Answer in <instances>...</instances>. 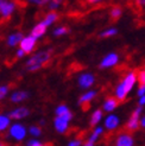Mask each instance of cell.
<instances>
[{
	"instance_id": "6da1fadb",
	"label": "cell",
	"mask_w": 145,
	"mask_h": 146,
	"mask_svg": "<svg viewBox=\"0 0 145 146\" xmlns=\"http://www.w3.org/2000/svg\"><path fill=\"white\" fill-rule=\"evenodd\" d=\"M53 51L51 50H44V51H39V52L35 54L30 60L26 62V70L29 71H36L41 69L43 65H45L51 57Z\"/></svg>"
},
{
	"instance_id": "7a4b0ae2",
	"label": "cell",
	"mask_w": 145,
	"mask_h": 146,
	"mask_svg": "<svg viewBox=\"0 0 145 146\" xmlns=\"http://www.w3.org/2000/svg\"><path fill=\"white\" fill-rule=\"evenodd\" d=\"M14 9H16V4L11 0H0V14L4 18L11 17Z\"/></svg>"
},
{
	"instance_id": "3957f363",
	"label": "cell",
	"mask_w": 145,
	"mask_h": 146,
	"mask_svg": "<svg viewBox=\"0 0 145 146\" xmlns=\"http://www.w3.org/2000/svg\"><path fill=\"white\" fill-rule=\"evenodd\" d=\"M10 135L16 140H23L26 135V129L20 123H14L10 128Z\"/></svg>"
},
{
	"instance_id": "277c9868",
	"label": "cell",
	"mask_w": 145,
	"mask_h": 146,
	"mask_svg": "<svg viewBox=\"0 0 145 146\" xmlns=\"http://www.w3.org/2000/svg\"><path fill=\"white\" fill-rule=\"evenodd\" d=\"M142 113V107H138L136 109V111L132 113L131 118H130L127 125H126V128L127 131H130V132H133V131H136L137 128H138V123H139V115Z\"/></svg>"
},
{
	"instance_id": "5b68a950",
	"label": "cell",
	"mask_w": 145,
	"mask_h": 146,
	"mask_svg": "<svg viewBox=\"0 0 145 146\" xmlns=\"http://www.w3.org/2000/svg\"><path fill=\"white\" fill-rule=\"evenodd\" d=\"M20 49L24 51L25 54H29L35 49L36 46V39L31 36H27V37H23V39L20 40Z\"/></svg>"
},
{
	"instance_id": "8992f818",
	"label": "cell",
	"mask_w": 145,
	"mask_h": 146,
	"mask_svg": "<svg viewBox=\"0 0 145 146\" xmlns=\"http://www.w3.org/2000/svg\"><path fill=\"white\" fill-rule=\"evenodd\" d=\"M95 95H96V92H94V90H92V92H88V93H86V94H83V95L80 98V100H78V105L80 106H82V109L86 112V111H88V109L90 108V100L93 99V98H95Z\"/></svg>"
},
{
	"instance_id": "52a82bcc",
	"label": "cell",
	"mask_w": 145,
	"mask_h": 146,
	"mask_svg": "<svg viewBox=\"0 0 145 146\" xmlns=\"http://www.w3.org/2000/svg\"><path fill=\"white\" fill-rule=\"evenodd\" d=\"M30 114V111L25 107H19L17 109H13L12 112H10L9 114V118L10 119H16V120H19V119H23L25 116H27Z\"/></svg>"
},
{
	"instance_id": "ba28073f",
	"label": "cell",
	"mask_w": 145,
	"mask_h": 146,
	"mask_svg": "<svg viewBox=\"0 0 145 146\" xmlns=\"http://www.w3.org/2000/svg\"><path fill=\"white\" fill-rule=\"evenodd\" d=\"M118 55L117 54H110V55H107L102 62L100 63V68H108V67H113L114 64H117L118 63Z\"/></svg>"
},
{
	"instance_id": "9c48e42d",
	"label": "cell",
	"mask_w": 145,
	"mask_h": 146,
	"mask_svg": "<svg viewBox=\"0 0 145 146\" xmlns=\"http://www.w3.org/2000/svg\"><path fill=\"white\" fill-rule=\"evenodd\" d=\"M136 80H137V77H136V74H134V72H130V74L126 76V78L121 82V84H122V87H124V89H125L126 94H127L130 90H131V88L134 86Z\"/></svg>"
},
{
	"instance_id": "30bf717a",
	"label": "cell",
	"mask_w": 145,
	"mask_h": 146,
	"mask_svg": "<svg viewBox=\"0 0 145 146\" xmlns=\"http://www.w3.org/2000/svg\"><path fill=\"white\" fill-rule=\"evenodd\" d=\"M94 83V76L92 74H83L78 78V84L82 88H89Z\"/></svg>"
},
{
	"instance_id": "8fae6325",
	"label": "cell",
	"mask_w": 145,
	"mask_h": 146,
	"mask_svg": "<svg viewBox=\"0 0 145 146\" xmlns=\"http://www.w3.org/2000/svg\"><path fill=\"white\" fill-rule=\"evenodd\" d=\"M45 31H47V26L44 25V23H39V24H37L33 29H32V31H31V37H33L35 39H37V38H39V37H42L43 35L45 33Z\"/></svg>"
},
{
	"instance_id": "7c38bea8",
	"label": "cell",
	"mask_w": 145,
	"mask_h": 146,
	"mask_svg": "<svg viewBox=\"0 0 145 146\" xmlns=\"http://www.w3.org/2000/svg\"><path fill=\"white\" fill-rule=\"evenodd\" d=\"M117 146H133V139L130 134H121L118 140Z\"/></svg>"
},
{
	"instance_id": "4fadbf2b",
	"label": "cell",
	"mask_w": 145,
	"mask_h": 146,
	"mask_svg": "<svg viewBox=\"0 0 145 146\" xmlns=\"http://www.w3.org/2000/svg\"><path fill=\"white\" fill-rule=\"evenodd\" d=\"M29 98V93L27 92H23V90H19V92H14L12 95H11V101L14 102V104H18V102H21Z\"/></svg>"
},
{
	"instance_id": "5bb4252c",
	"label": "cell",
	"mask_w": 145,
	"mask_h": 146,
	"mask_svg": "<svg viewBox=\"0 0 145 146\" xmlns=\"http://www.w3.org/2000/svg\"><path fill=\"white\" fill-rule=\"evenodd\" d=\"M54 123H55V128L57 129V132H60V133H64L67 131V128H68V121L59 118V116L55 119Z\"/></svg>"
},
{
	"instance_id": "9a60e30c",
	"label": "cell",
	"mask_w": 145,
	"mask_h": 146,
	"mask_svg": "<svg viewBox=\"0 0 145 146\" xmlns=\"http://www.w3.org/2000/svg\"><path fill=\"white\" fill-rule=\"evenodd\" d=\"M118 105H119V100L117 98H108L104 105V109L106 112H111L115 107H118Z\"/></svg>"
},
{
	"instance_id": "2e32d148",
	"label": "cell",
	"mask_w": 145,
	"mask_h": 146,
	"mask_svg": "<svg viewBox=\"0 0 145 146\" xmlns=\"http://www.w3.org/2000/svg\"><path fill=\"white\" fill-rule=\"evenodd\" d=\"M23 39V35L20 32H16V33H12L9 36V38H7V44L10 46H16L18 43H20V40Z\"/></svg>"
},
{
	"instance_id": "e0dca14e",
	"label": "cell",
	"mask_w": 145,
	"mask_h": 146,
	"mask_svg": "<svg viewBox=\"0 0 145 146\" xmlns=\"http://www.w3.org/2000/svg\"><path fill=\"white\" fill-rule=\"evenodd\" d=\"M118 123H119V119L117 118V116L115 115H110L105 121V126H106L107 129H114L115 127L118 126Z\"/></svg>"
},
{
	"instance_id": "ac0fdd59",
	"label": "cell",
	"mask_w": 145,
	"mask_h": 146,
	"mask_svg": "<svg viewBox=\"0 0 145 146\" xmlns=\"http://www.w3.org/2000/svg\"><path fill=\"white\" fill-rule=\"evenodd\" d=\"M10 122H11V119L9 118V115L0 114V132H3V131H5L9 127Z\"/></svg>"
},
{
	"instance_id": "d6986e66",
	"label": "cell",
	"mask_w": 145,
	"mask_h": 146,
	"mask_svg": "<svg viewBox=\"0 0 145 146\" xmlns=\"http://www.w3.org/2000/svg\"><path fill=\"white\" fill-rule=\"evenodd\" d=\"M57 18H59V16H57V13L55 12H51V13H48L44 20H43V23H44L45 26H49V25H51L53 23H55V21L57 20Z\"/></svg>"
},
{
	"instance_id": "ffe728a7",
	"label": "cell",
	"mask_w": 145,
	"mask_h": 146,
	"mask_svg": "<svg viewBox=\"0 0 145 146\" xmlns=\"http://www.w3.org/2000/svg\"><path fill=\"white\" fill-rule=\"evenodd\" d=\"M101 116H102V111H101V109H96V111L92 114L90 126H95L96 123H99V121L101 120Z\"/></svg>"
},
{
	"instance_id": "44dd1931",
	"label": "cell",
	"mask_w": 145,
	"mask_h": 146,
	"mask_svg": "<svg viewBox=\"0 0 145 146\" xmlns=\"http://www.w3.org/2000/svg\"><path fill=\"white\" fill-rule=\"evenodd\" d=\"M126 95L127 94H126V92L124 89V87H122V84L120 83L118 86V88H117V99L120 100V101H124L126 99Z\"/></svg>"
},
{
	"instance_id": "7402d4cb",
	"label": "cell",
	"mask_w": 145,
	"mask_h": 146,
	"mask_svg": "<svg viewBox=\"0 0 145 146\" xmlns=\"http://www.w3.org/2000/svg\"><path fill=\"white\" fill-rule=\"evenodd\" d=\"M121 17V9L120 7H114V9L111 11V20L115 21L118 20Z\"/></svg>"
},
{
	"instance_id": "603a6c76",
	"label": "cell",
	"mask_w": 145,
	"mask_h": 146,
	"mask_svg": "<svg viewBox=\"0 0 145 146\" xmlns=\"http://www.w3.org/2000/svg\"><path fill=\"white\" fill-rule=\"evenodd\" d=\"M102 133V128L101 127H98L95 131L93 132V134L90 135V138H89V140H88V143H90V144H94V141H95L98 138H99V135Z\"/></svg>"
},
{
	"instance_id": "cb8c5ba5",
	"label": "cell",
	"mask_w": 145,
	"mask_h": 146,
	"mask_svg": "<svg viewBox=\"0 0 145 146\" xmlns=\"http://www.w3.org/2000/svg\"><path fill=\"white\" fill-rule=\"evenodd\" d=\"M117 29H108V30L104 31V32H101L100 35V37L101 38H107V37H111V36H114L115 33H117Z\"/></svg>"
},
{
	"instance_id": "d4e9b609",
	"label": "cell",
	"mask_w": 145,
	"mask_h": 146,
	"mask_svg": "<svg viewBox=\"0 0 145 146\" xmlns=\"http://www.w3.org/2000/svg\"><path fill=\"white\" fill-rule=\"evenodd\" d=\"M69 32V29L66 27V26H61V27H57L56 30L54 31V35L55 36H62V35H66Z\"/></svg>"
},
{
	"instance_id": "484cf974",
	"label": "cell",
	"mask_w": 145,
	"mask_h": 146,
	"mask_svg": "<svg viewBox=\"0 0 145 146\" xmlns=\"http://www.w3.org/2000/svg\"><path fill=\"white\" fill-rule=\"evenodd\" d=\"M29 132H30L32 135H35V137H38L42 133V129L38 126H31L30 129H29Z\"/></svg>"
},
{
	"instance_id": "4316f807",
	"label": "cell",
	"mask_w": 145,
	"mask_h": 146,
	"mask_svg": "<svg viewBox=\"0 0 145 146\" xmlns=\"http://www.w3.org/2000/svg\"><path fill=\"white\" fill-rule=\"evenodd\" d=\"M68 111H69V109H68V107H67L66 105H61V106L57 107V109H56V114H57V116H60V115L64 114V113L68 112Z\"/></svg>"
},
{
	"instance_id": "83f0119b",
	"label": "cell",
	"mask_w": 145,
	"mask_h": 146,
	"mask_svg": "<svg viewBox=\"0 0 145 146\" xmlns=\"http://www.w3.org/2000/svg\"><path fill=\"white\" fill-rule=\"evenodd\" d=\"M61 4H62V0H51V1H49V9L56 10Z\"/></svg>"
},
{
	"instance_id": "f1b7e54d",
	"label": "cell",
	"mask_w": 145,
	"mask_h": 146,
	"mask_svg": "<svg viewBox=\"0 0 145 146\" xmlns=\"http://www.w3.org/2000/svg\"><path fill=\"white\" fill-rule=\"evenodd\" d=\"M9 86H0V100H3L9 93Z\"/></svg>"
},
{
	"instance_id": "f546056e",
	"label": "cell",
	"mask_w": 145,
	"mask_h": 146,
	"mask_svg": "<svg viewBox=\"0 0 145 146\" xmlns=\"http://www.w3.org/2000/svg\"><path fill=\"white\" fill-rule=\"evenodd\" d=\"M30 4H35V5H44L49 1H51V0H27Z\"/></svg>"
},
{
	"instance_id": "4dcf8cb0",
	"label": "cell",
	"mask_w": 145,
	"mask_h": 146,
	"mask_svg": "<svg viewBox=\"0 0 145 146\" xmlns=\"http://www.w3.org/2000/svg\"><path fill=\"white\" fill-rule=\"evenodd\" d=\"M138 80H139V82H140L142 86H145V70H143V71L139 72Z\"/></svg>"
},
{
	"instance_id": "1f68e13d",
	"label": "cell",
	"mask_w": 145,
	"mask_h": 146,
	"mask_svg": "<svg viewBox=\"0 0 145 146\" xmlns=\"http://www.w3.org/2000/svg\"><path fill=\"white\" fill-rule=\"evenodd\" d=\"M26 146H43V144L39 143L38 140H30V141L27 143Z\"/></svg>"
},
{
	"instance_id": "d6a6232c",
	"label": "cell",
	"mask_w": 145,
	"mask_h": 146,
	"mask_svg": "<svg viewBox=\"0 0 145 146\" xmlns=\"http://www.w3.org/2000/svg\"><path fill=\"white\" fill-rule=\"evenodd\" d=\"M81 144H82L81 139H76V140H72V141H70V143L68 144V146H80Z\"/></svg>"
},
{
	"instance_id": "836d02e7",
	"label": "cell",
	"mask_w": 145,
	"mask_h": 146,
	"mask_svg": "<svg viewBox=\"0 0 145 146\" xmlns=\"http://www.w3.org/2000/svg\"><path fill=\"white\" fill-rule=\"evenodd\" d=\"M138 95H139V96L145 95V86H140V88H139V90H138Z\"/></svg>"
},
{
	"instance_id": "e575fe53",
	"label": "cell",
	"mask_w": 145,
	"mask_h": 146,
	"mask_svg": "<svg viewBox=\"0 0 145 146\" xmlns=\"http://www.w3.org/2000/svg\"><path fill=\"white\" fill-rule=\"evenodd\" d=\"M24 55H25V52L21 49H19L18 51H17V54H16V56L18 57V58H21V57H24Z\"/></svg>"
},
{
	"instance_id": "d590c367",
	"label": "cell",
	"mask_w": 145,
	"mask_h": 146,
	"mask_svg": "<svg viewBox=\"0 0 145 146\" xmlns=\"http://www.w3.org/2000/svg\"><path fill=\"white\" fill-rule=\"evenodd\" d=\"M143 105H145V95L140 96V100H139V106H143Z\"/></svg>"
},
{
	"instance_id": "8d00e7d4",
	"label": "cell",
	"mask_w": 145,
	"mask_h": 146,
	"mask_svg": "<svg viewBox=\"0 0 145 146\" xmlns=\"http://www.w3.org/2000/svg\"><path fill=\"white\" fill-rule=\"evenodd\" d=\"M101 0H88L89 4H96V3H100Z\"/></svg>"
},
{
	"instance_id": "74e56055",
	"label": "cell",
	"mask_w": 145,
	"mask_h": 146,
	"mask_svg": "<svg viewBox=\"0 0 145 146\" xmlns=\"http://www.w3.org/2000/svg\"><path fill=\"white\" fill-rule=\"evenodd\" d=\"M140 123H142V126L145 128V116H144V118L142 119V121H140Z\"/></svg>"
},
{
	"instance_id": "f35d334b",
	"label": "cell",
	"mask_w": 145,
	"mask_h": 146,
	"mask_svg": "<svg viewBox=\"0 0 145 146\" xmlns=\"http://www.w3.org/2000/svg\"><path fill=\"white\" fill-rule=\"evenodd\" d=\"M138 1V4H140V5H145V0H137Z\"/></svg>"
},
{
	"instance_id": "ab89813d",
	"label": "cell",
	"mask_w": 145,
	"mask_h": 146,
	"mask_svg": "<svg viewBox=\"0 0 145 146\" xmlns=\"http://www.w3.org/2000/svg\"><path fill=\"white\" fill-rule=\"evenodd\" d=\"M84 146H93V144H90V143H87Z\"/></svg>"
},
{
	"instance_id": "60d3db41",
	"label": "cell",
	"mask_w": 145,
	"mask_h": 146,
	"mask_svg": "<svg viewBox=\"0 0 145 146\" xmlns=\"http://www.w3.org/2000/svg\"><path fill=\"white\" fill-rule=\"evenodd\" d=\"M43 146H53L51 144H47V145H43Z\"/></svg>"
},
{
	"instance_id": "b9f144b4",
	"label": "cell",
	"mask_w": 145,
	"mask_h": 146,
	"mask_svg": "<svg viewBox=\"0 0 145 146\" xmlns=\"http://www.w3.org/2000/svg\"><path fill=\"white\" fill-rule=\"evenodd\" d=\"M0 146H4V145H3V144H1V143H0Z\"/></svg>"
}]
</instances>
